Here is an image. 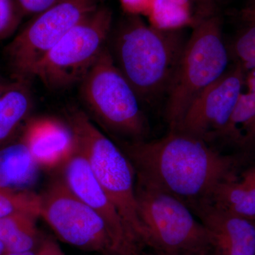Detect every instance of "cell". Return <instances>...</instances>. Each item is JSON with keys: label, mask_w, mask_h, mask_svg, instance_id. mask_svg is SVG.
<instances>
[{"label": "cell", "mask_w": 255, "mask_h": 255, "mask_svg": "<svg viewBox=\"0 0 255 255\" xmlns=\"http://www.w3.org/2000/svg\"><path fill=\"white\" fill-rule=\"evenodd\" d=\"M118 142L137 182L174 196L192 211L209 203L220 184L235 177L247 159L177 130L157 140Z\"/></svg>", "instance_id": "cell-1"}, {"label": "cell", "mask_w": 255, "mask_h": 255, "mask_svg": "<svg viewBox=\"0 0 255 255\" xmlns=\"http://www.w3.org/2000/svg\"><path fill=\"white\" fill-rule=\"evenodd\" d=\"M187 41L182 28L162 29L126 14L112 28L108 48L140 102L152 103L168 91Z\"/></svg>", "instance_id": "cell-2"}, {"label": "cell", "mask_w": 255, "mask_h": 255, "mask_svg": "<svg viewBox=\"0 0 255 255\" xmlns=\"http://www.w3.org/2000/svg\"><path fill=\"white\" fill-rule=\"evenodd\" d=\"M68 122L76 147L123 219L130 238L142 244V226L136 201V173L130 159L117 142L96 127L83 111L73 108Z\"/></svg>", "instance_id": "cell-3"}, {"label": "cell", "mask_w": 255, "mask_h": 255, "mask_svg": "<svg viewBox=\"0 0 255 255\" xmlns=\"http://www.w3.org/2000/svg\"><path fill=\"white\" fill-rule=\"evenodd\" d=\"M230 56L219 14L193 27L167 92L164 115L169 130L177 129L194 99L226 73Z\"/></svg>", "instance_id": "cell-4"}, {"label": "cell", "mask_w": 255, "mask_h": 255, "mask_svg": "<svg viewBox=\"0 0 255 255\" xmlns=\"http://www.w3.org/2000/svg\"><path fill=\"white\" fill-rule=\"evenodd\" d=\"M89 114L117 141L146 140L149 125L140 99L117 66L108 45L80 84Z\"/></svg>", "instance_id": "cell-5"}, {"label": "cell", "mask_w": 255, "mask_h": 255, "mask_svg": "<svg viewBox=\"0 0 255 255\" xmlns=\"http://www.w3.org/2000/svg\"><path fill=\"white\" fill-rule=\"evenodd\" d=\"M135 191L142 243L155 253L212 255L209 233L189 206L137 181Z\"/></svg>", "instance_id": "cell-6"}, {"label": "cell", "mask_w": 255, "mask_h": 255, "mask_svg": "<svg viewBox=\"0 0 255 255\" xmlns=\"http://www.w3.org/2000/svg\"><path fill=\"white\" fill-rule=\"evenodd\" d=\"M112 28V10L100 5L38 61L32 79L52 90L80 84L108 45Z\"/></svg>", "instance_id": "cell-7"}, {"label": "cell", "mask_w": 255, "mask_h": 255, "mask_svg": "<svg viewBox=\"0 0 255 255\" xmlns=\"http://www.w3.org/2000/svg\"><path fill=\"white\" fill-rule=\"evenodd\" d=\"M104 0H61L31 17L4 52L13 80L31 82L40 60Z\"/></svg>", "instance_id": "cell-8"}, {"label": "cell", "mask_w": 255, "mask_h": 255, "mask_svg": "<svg viewBox=\"0 0 255 255\" xmlns=\"http://www.w3.org/2000/svg\"><path fill=\"white\" fill-rule=\"evenodd\" d=\"M40 197V217L65 243L103 255L118 249L105 221L75 196L63 179L52 184Z\"/></svg>", "instance_id": "cell-9"}, {"label": "cell", "mask_w": 255, "mask_h": 255, "mask_svg": "<svg viewBox=\"0 0 255 255\" xmlns=\"http://www.w3.org/2000/svg\"><path fill=\"white\" fill-rule=\"evenodd\" d=\"M246 80V69L236 62L194 99L175 130L209 143L223 140Z\"/></svg>", "instance_id": "cell-10"}, {"label": "cell", "mask_w": 255, "mask_h": 255, "mask_svg": "<svg viewBox=\"0 0 255 255\" xmlns=\"http://www.w3.org/2000/svg\"><path fill=\"white\" fill-rule=\"evenodd\" d=\"M63 167V181L65 185L100 215L110 228L119 248L130 242L135 243L129 236L117 208L96 179L85 156L77 147Z\"/></svg>", "instance_id": "cell-11"}, {"label": "cell", "mask_w": 255, "mask_h": 255, "mask_svg": "<svg viewBox=\"0 0 255 255\" xmlns=\"http://www.w3.org/2000/svg\"><path fill=\"white\" fill-rule=\"evenodd\" d=\"M193 212L209 233L212 255H255V219L210 203Z\"/></svg>", "instance_id": "cell-12"}, {"label": "cell", "mask_w": 255, "mask_h": 255, "mask_svg": "<svg viewBox=\"0 0 255 255\" xmlns=\"http://www.w3.org/2000/svg\"><path fill=\"white\" fill-rule=\"evenodd\" d=\"M21 136L41 168L63 166L76 148L69 122L55 117H29L21 128Z\"/></svg>", "instance_id": "cell-13"}, {"label": "cell", "mask_w": 255, "mask_h": 255, "mask_svg": "<svg viewBox=\"0 0 255 255\" xmlns=\"http://www.w3.org/2000/svg\"><path fill=\"white\" fill-rule=\"evenodd\" d=\"M39 167L23 141L21 131L0 148V188L28 191L38 179Z\"/></svg>", "instance_id": "cell-14"}, {"label": "cell", "mask_w": 255, "mask_h": 255, "mask_svg": "<svg viewBox=\"0 0 255 255\" xmlns=\"http://www.w3.org/2000/svg\"><path fill=\"white\" fill-rule=\"evenodd\" d=\"M210 204L255 219V161L235 177L220 184Z\"/></svg>", "instance_id": "cell-15"}, {"label": "cell", "mask_w": 255, "mask_h": 255, "mask_svg": "<svg viewBox=\"0 0 255 255\" xmlns=\"http://www.w3.org/2000/svg\"><path fill=\"white\" fill-rule=\"evenodd\" d=\"M246 83L248 90L240 97L223 140L248 159L255 151V74H247Z\"/></svg>", "instance_id": "cell-16"}, {"label": "cell", "mask_w": 255, "mask_h": 255, "mask_svg": "<svg viewBox=\"0 0 255 255\" xmlns=\"http://www.w3.org/2000/svg\"><path fill=\"white\" fill-rule=\"evenodd\" d=\"M31 82L13 80L0 100V148L21 131L33 108Z\"/></svg>", "instance_id": "cell-17"}, {"label": "cell", "mask_w": 255, "mask_h": 255, "mask_svg": "<svg viewBox=\"0 0 255 255\" xmlns=\"http://www.w3.org/2000/svg\"><path fill=\"white\" fill-rule=\"evenodd\" d=\"M37 216L16 214L0 219V241L6 253L36 251L39 248Z\"/></svg>", "instance_id": "cell-18"}, {"label": "cell", "mask_w": 255, "mask_h": 255, "mask_svg": "<svg viewBox=\"0 0 255 255\" xmlns=\"http://www.w3.org/2000/svg\"><path fill=\"white\" fill-rule=\"evenodd\" d=\"M241 29L235 37L230 55L237 63L241 64L247 73L255 74V18L240 14Z\"/></svg>", "instance_id": "cell-19"}, {"label": "cell", "mask_w": 255, "mask_h": 255, "mask_svg": "<svg viewBox=\"0 0 255 255\" xmlns=\"http://www.w3.org/2000/svg\"><path fill=\"white\" fill-rule=\"evenodd\" d=\"M40 195L29 191H14L0 188V219L16 214L40 217Z\"/></svg>", "instance_id": "cell-20"}, {"label": "cell", "mask_w": 255, "mask_h": 255, "mask_svg": "<svg viewBox=\"0 0 255 255\" xmlns=\"http://www.w3.org/2000/svg\"><path fill=\"white\" fill-rule=\"evenodd\" d=\"M23 17L17 0H0V41L16 31Z\"/></svg>", "instance_id": "cell-21"}, {"label": "cell", "mask_w": 255, "mask_h": 255, "mask_svg": "<svg viewBox=\"0 0 255 255\" xmlns=\"http://www.w3.org/2000/svg\"><path fill=\"white\" fill-rule=\"evenodd\" d=\"M187 10L196 26L202 20L219 13L220 0H171ZM192 27V28H193Z\"/></svg>", "instance_id": "cell-22"}, {"label": "cell", "mask_w": 255, "mask_h": 255, "mask_svg": "<svg viewBox=\"0 0 255 255\" xmlns=\"http://www.w3.org/2000/svg\"><path fill=\"white\" fill-rule=\"evenodd\" d=\"M61 0H17L20 8L25 16H36Z\"/></svg>", "instance_id": "cell-23"}, {"label": "cell", "mask_w": 255, "mask_h": 255, "mask_svg": "<svg viewBox=\"0 0 255 255\" xmlns=\"http://www.w3.org/2000/svg\"><path fill=\"white\" fill-rule=\"evenodd\" d=\"M36 255H65L54 240L46 238L41 242Z\"/></svg>", "instance_id": "cell-24"}, {"label": "cell", "mask_w": 255, "mask_h": 255, "mask_svg": "<svg viewBox=\"0 0 255 255\" xmlns=\"http://www.w3.org/2000/svg\"><path fill=\"white\" fill-rule=\"evenodd\" d=\"M146 0H121L127 14L140 15L145 7Z\"/></svg>", "instance_id": "cell-25"}, {"label": "cell", "mask_w": 255, "mask_h": 255, "mask_svg": "<svg viewBox=\"0 0 255 255\" xmlns=\"http://www.w3.org/2000/svg\"><path fill=\"white\" fill-rule=\"evenodd\" d=\"M109 255H140L138 251V246L135 243H127L118 249L112 252Z\"/></svg>", "instance_id": "cell-26"}, {"label": "cell", "mask_w": 255, "mask_h": 255, "mask_svg": "<svg viewBox=\"0 0 255 255\" xmlns=\"http://www.w3.org/2000/svg\"><path fill=\"white\" fill-rule=\"evenodd\" d=\"M240 14L255 18V0H248Z\"/></svg>", "instance_id": "cell-27"}, {"label": "cell", "mask_w": 255, "mask_h": 255, "mask_svg": "<svg viewBox=\"0 0 255 255\" xmlns=\"http://www.w3.org/2000/svg\"><path fill=\"white\" fill-rule=\"evenodd\" d=\"M12 81H8V80H4L0 83V100L2 98L3 96L6 94V92L9 90L10 87L12 85Z\"/></svg>", "instance_id": "cell-28"}, {"label": "cell", "mask_w": 255, "mask_h": 255, "mask_svg": "<svg viewBox=\"0 0 255 255\" xmlns=\"http://www.w3.org/2000/svg\"><path fill=\"white\" fill-rule=\"evenodd\" d=\"M37 251L27 252V253H6L3 255H36Z\"/></svg>", "instance_id": "cell-29"}, {"label": "cell", "mask_w": 255, "mask_h": 255, "mask_svg": "<svg viewBox=\"0 0 255 255\" xmlns=\"http://www.w3.org/2000/svg\"><path fill=\"white\" fill-rule=\"evenodd\" d=\"M5 253H6V250H5L4 245L0 241V255H4Z\"/></svg>", "instance_id": "cell-30"}, {"label": "cell", "mask_w": 255, "mask_h": 255, "mask_svg": "<svg viewBox=\"0 0 255 255\" xmlns=\"http://www.w3.org/2000/svg\"><path fill=\"white\" fill-rule=\"evenodd\" d=\"M4 80H4V78H1V75H0V83H1V82H2L3 81H4Z\"/></svg>", "instance_id": "cell-31"}, {"label": "cell", "mask_w": 255, "mask_h": 255, "mask_svg": "<svg viewBox=\"0 0 255 255\" xmlns=\"http://www.w3.org/2000/svg\"><path fill=\"white\" fill-rule=\"evenodd\" d=\"M154 255H172L162 254V253H155V254Z\"/></svg>", "instance_id": "cell-32"}, {"label": "cell", "mask_w": 255, "mask_h": 255, "mask_svg": "<svg viewBox=\"0 0 255 255\" xmlns=\"http://www.w3.org/2000/svg\"></svg>", "instance_id": "cell-33"}]
</instances>
